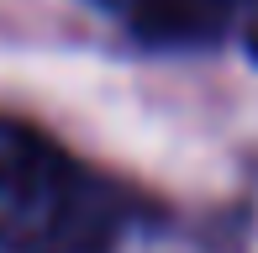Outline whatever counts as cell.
Listing matches in <instances>:
<instances>
[{"mask_svg": "<svg viewBox=\"0 0 258 253\" xmlns=\"http://www.w3.org/2000/svg\"><path fill=\"white\" fill-rule=\"evenodd\" d=\"M132 195L37 126L0 116V253H116Z\"/></svg>", "mask_w": 258, "mask_h": 253, "instance_id": "cell-1", "label": "cell"}, {"mask_svg": "<svg viewBox=\"0 0 258 253\" xmlns=\"http://www.w3.org/2000/svg\"><path fill=\"white\" fill-rule=\"evenodd\" d=\"M95 6L153 48H211L258 21V0H95Z\"/></svg>", "mask_w": 258, "mask_h": 253, "instance_id": "cell-2", "label": "cell"}]
</instances>
